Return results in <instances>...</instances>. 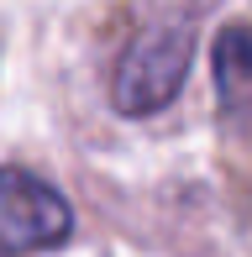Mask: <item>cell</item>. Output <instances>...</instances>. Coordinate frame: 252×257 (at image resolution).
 <instances>
[{"label": "cell", "mask_w": 252, "mask_h": 257, "mask_svg": "<svg viewBox=\"0 0 252 257\" xmlns=\"http://www.w3.org/2000/svg\"><path fill=\"white\" fill-rule=\"evenodd\" d=\"M194 58V32L189 27H153L121 53L116 79H110V100L121 115H153L184 89Z\"/></svg>", "instance_id": "6da1fadb"}, {"label": "cell", "mask_w": 252, "mask_h": 257, "mask_svg": "<svg viewBox=\"0 0 252 257\" xmlns=\"http://www.w3.org/2000/svg\"><path fill=\"white\" fill-rule=\"evenodd\" d=\"M74 236V210L27 168H0V252H48Z\"/></svg>", "instance_id": "7a4b0ae2"}, {"label": "cell", "mask_w": 252, "mask_h": 257, "mask_svg": "<svg viewBox=\"0 0 252 257\" xmlns=\"http://www.w3.org/2000/svg\"><path fill=\"white\" fill-rule=\"evenodd\" d=\"M0 257H6V252H0Z\"/></svg>", "instance_id": "277c9868"}, {"label": "cell", "mask_w": 252, "mask_h": 257, "mask_svg": "<svg viewBox=\"0 0 252 257\" xmlns=\"http://www.w3.org/2000/svg\"><path fill=\"white\" fill-rule=\"evenodd\" d=\"M215 95L226 121H252V21H231L215 37Z\"/></svg>", "instance_id": "3957f363"}]
</instances>
